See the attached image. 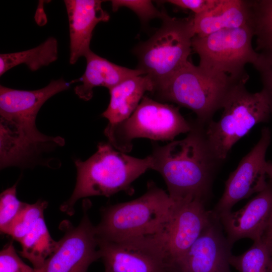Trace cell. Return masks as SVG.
Here are the masks:
<instances>
[{
	"label": "cell",
	"instance_id": "24",
	"mask_svg": "<svg viewBox=\"0 0 272 272\" xmlns=\"http://www.w3.org/2000/svg\"><path fill=\"white\" fill-rule=\"evenodd\" d=\"M229 262L239 272H269L268 241L263 238L254 241L243 254H232Z\"/></svg>",
	"mask_w": 272,
	"mask_h": 272
},
{
	"label": "cell",
	"instance_id": "1",
	"mask_svg": "<svg viewBox=\"0 0 272 272\" xmlns=\"http://www.w3.org/2000/svg\"><path fill=\"white\" fill-rule=\"evenodd\" d=\"M151 169L159 172L175 203L194 200L205 203L220 162L211 151L205 134V126L197 122L180 140L164 146L154 144Z\"/></svg>",
	"mask_w": 272,
	"mask_h": 272
},
{
	"label": "cell",
	"instance_id": "6",
	"mask_svg": "<svg viewBox=\"0 0 272 272\" xmlns=\"http://www.w3.org/2000/svg\"><path fill=\"white\" fill-rule=\"evenodd\" d=\"M160 28L148 40L134 49L138 59L137 69L149 76L155 87L188 61L195 35L193 17L163 20Z\"/></svg>",
	"mask_w": 272,
	"mask_h": 272
},
{
	"label": "cell",
	"instance_id": "31",
	"mask_svg": "<svg viewBox=\"0 0 272 272\" xmlns=\"http://www.w3.org/2000/svg\"><path fill=\"white\" fill-rule=\"evenodd\" d=\"M267 240H272V220L263 237Z\"/></svg>",
	"mask_w": 272,
	"mask_h": 272
},
{
	"label": "cell",
	"instance_id": "4",
	"mask_svg": "<svg viewBox=\"0 0 272 272\" xmlns=\"http://www.w3.org/2000/svg\"><path fill=\"white\" fill-rule=\"evenodd\" d=\"M245 83L226 76L208 73L188 61L168 79L157 85L153 93L162 101L191 109L196 122L205 126L215 113L223 108L231 91Z\"/></svg>",
	"mask_w": 272,
	"mask_h": 272
},
{
	"label": "cell",
	"instance_id": "23",
	"mask_svg": "<svg viewBox=\"0 0 272 272\" xmlns=\"http://www.w3.org/2000/svg\"><path fill=\"white\" fill-rule=\"evenodd\" d=\"M251 26L257 52L272 51V0L251 1Z\"/></svg>",
	"mask_w": 272,
	"mask_h": 272
},
{
	"label": "cell",
	"instance_id": "26",
	"mask_svg": "<svg viewBox=\"0 0 272 272\" xmlns=\"http://www.w3.org/2000/svg\"><path fill=\"white\" fill-rule=\"evenodd\" d=\"M17 183L3 191L0 195V230L8 234L10 227L26 203L16 195Z\"/></svg>",
	"mask_w": 272,
	"mask_h": 272
},
{
	"label": "cell",
	"instance_id": "27",
	"mask_svg": "<svg viewBox=\"0 0 272 272\" xmlns=\"http://www.w3.org/2000/svg\"><path fill=\"white\" fill-rule=\"evenodd\" d=\"M111 4L113 11L122 7L128 8L144 22L157 18L162 20L168 15L165 12L158 10L149 0H112Z\"/></svg>",
	"mask_w": 272,
	"mask_h": 272
},
{
	"label": "cell",
	"instance_id": "30",
	"mask_svg": "<svg viewBox=\"0 0 272 272\" xmlns=\"http://www.w3.org/2000/svg\"><path fill=\"white\" fill-rule=\"evenodd\" d=\"M220 0H169L163 1L177 7L192 11L195 14L207 12L215 7Z\"/></svg>",
	"mask_w": 272,
	"mask_h": 272
},
{
	"label": "cell",
	"instance_id": "7",
	"mask_svg": "<svg viewBox=\"0 0 272 272\" xmlns=\"http://www.w3.org/2000/svg\"><path fill=\"white\" fill-rule=\"evenodd\" d=\"M193 123L186 120L178 107L144 96L138 107L126 120L107 125L104 133L116 149L125 153L132 147L134 139L172 141L177 135L190 132Z\"/></svg>",
	"mask_w": 272,
	"mask_h": 272
},
{
	"label": "cell",
	"instance_id": "11",
	"mask_svg": "<svg viewBox=\"0 0 272 272\" xmlns=\"http://www.w3.org/2000/svg\"><path fill=\"white\" fill-rule=\"evenodd\" d=\"M271 137L270 129L262 128L257 143L230 174L223 195L212 211L218 218L231 212L232 207L241 200L259 193L266 187L265 155Z\"/></svg>",
	"mask_w": 272,
	"mask_h": 272
},
{
	"label": "cell",
	"instance_id": "15",
	"mask_svg": "<svg viewBox=\"0 0 272 272\" xmlns=\"http://www.w3.org/2000/svg\"><path fill=\"white\" fill-rule=\"evenodd\" d=\"M231 246L242 238H263L272 220V180L243 208L219 218Z\"/></svg>",
	"mask_w": 272,
	"mask_h": 272
},
{
	"label": "cell",
	"instance_id": "8",
	"mask_svg": "<svg viewBox=\"0 0 272 272\" xmlns=\"http://www.w3.org/2000/svg\"><path fill=\"white\" fill-rule=\"evenodd\" d=\"M254 36L251 26L246 25L205 36L194 35L191 46L199 56L198 66L205 71L246 82L245 65H253L259 55L252 47Z\"/></svg>",
	"mask_w": 272,
	"mask_h": 272
},
{
	"label": "cell",
	"instance_id": "13",
	"mask_svg": "<svg viewBox=\"0 0 272 272\" xmlns=\"http://www.w3.org/2000/svg\"><path fill=\"white\" fill-rule=\"evenodd\" d=\"M215 215L184 255L170 272H230L229 259L232 246L223 233Z\"/></svg>",
	"mask_w": 272,
	"mask_h": 272
},
{
	"label": "cell",
	"instance_id": "14",
	"mask_svg": "<svg viewBox=\"0 0 272 272\" xmlns=\"http://www.w3.org/2000/svg\"><path fill=\"white\" fill-rule=\"evenodd\" d=\"M64 140L40 132L36 123L0 118L1 168L22 165L47 148L62 146Z\"/></svg>",
	"mask_w": 272,
	"mask_h": 272
},
{
	"label": "cell",
	"instance_id": "2",
	"mask_svg": "<svg viewBox=\"0 0 272 272\" xmlns=\"http://www.w3.org/2000/svg\"><path fill=\"white\" fill-rule=\"evenodd\" d=\"M76 184L70 198L60 210L70 216L81 198L92 196L109 197L121 191H128L132 183L151 169L150 156L137 158L117 150L108 143H100L97 151L85 161H75Z\"/></svg>",
	"mask_w": 272,
	"mask_h": 272
},
{
	"label": "cell",
	"instance_id": "18",
	"mask_svg": "<svg viewBox=\"0 0 272 272\" xmlns=\"http://www.w3.org/2000/svg\"><path fill=\"white\" fill-rule=\"evenodd\" d=\"M85 57L86 69L79 79L82 84L75 87V92L80 99L85 101L92 98L95 87H105L109 90L126 79L145 75L139 69H130L117 65L91 50Z\"/></svg>",
	"mask_w": 272,
	"mask_h": 272
},
{
	"label": "cell",
	"instance_id": "29",
	"mask_svg": "<svg viewBox=\"0 0 272 272\" xmlns=\"http://www.w3.org/2000/svg\"><path fill=\"white\" fill-rule=\"evenodd\" d=\"M256 62L252 65L259 74L262 90L266 94L272 107V51L258 52Z\"/></svg>",
	"mask_w": 272,
	"mask_h": 272
},
{
	"label": "cell",
	"instance_id": "25",
	"mask_svg": "<svg viewBox=\"0 0 272 272\" xmlns=\"http://www.w3.org/2000/svg\"><path fill=\"white\" fill-rule=\"evenodd\" d=\"M47 205V201L41 200L33 204L26 203L12 223L8 234L20 242L38 220L43 217Z\"/></svg>",
	"mask_w": 272,
	"mask_h": 272
},
{
	"label": "cell",
	"instance_id": "33",
	"mask_svg": "<svg viewBox=\"0 0 272 272\" xmlns=\"http://www.w3.org/2000/svg\"><path fill=\"white\" fill-rule=\"evenodd\" d=\"M268 249L269 256V272H272V240L268 241Z\"/></svg>",
	"mask_w": 272,
	"mask_h": 272
},
{
	"label": "cell",
	"instance_id": "12",
	"mask_svg": "<svg viewBox=\"0 0 272 272\" xmlns=\"http://www.w3.org/2000/svg\"><path fill=\"white\" fill-rule=\"evenodd\" d=\"M215 215L205 203L194 200L175 203L172 215L160 232L165 245L169 272L197 239Z\"/></svg>",
	"mask_w": 272,
	"mask_h": 272
},
{
	"label": "cell",
	"instance_id": "3",
	"mask_svg": "<svg viewBox=\"0 0 272 272\" xmlns=\"http://www.w3.org/2000/svg\"><path fill=\"white\" fill-rule=\"evenodd\" d=\"M174 207L168 193L151 182L138 198L101 209L100 222L95 226L96 236L116 242L160 233Z\"/></svg>",
	"mask_w": 272,
	"mask_h": 272
},
{
	"label": "cell",
	"instance_id": "21",
	"mask_svg": "<svg viewBox=\"0 0 272 272\" xmlns=\"http://www.w3.org/2000/svg\"><path fill=\"white\" fill-rule=\"evenodd\" d=\"M58 58V43L51 37L39 45L22 51L0 55V76L13 67L25 64L31 71L48 65Z\"/></svg>",
	"mask_w": 272,
	"mask_h": 272
},
{
	"label": "cell",
	"instance_id": "19",
	"mask_svg": "<svg viewBox=\"0 0 272 272\" xmlns=\"http://www.w3.org/2000/svg\"><path fill=\"white\" fill-rule=\"evenodd\" d=\"M251 1L220 0L211 10L193 17L195 35L202 37L224 29L250 25Z\"/></svg>",
	"mask_w": 272,
	"mask_h": 272
},
{
	"label": "cell",
	"instance_id": "16",
	"mask_svg": "<svg viewBox=\"0 0 272 272\" xmlns=\"http://www.w3.org/2000/svg\"><path fill=\"white\" fill-rule=\"evenodd\" d=\"M103 1L65 0L70 40V63L74 64L91 49L93 30L100 22L109 21V14L102 8Z\"/></svg>",
	"mask_w": 272,
	"mask_h": 272
},
{
	"label": "cell",
	"instance_id": "10",
	"mask_svg": "<svg viewBox=\"0 0 272 272\" xmlns=\"http://www.w3.org/2000/svg\"><path fill=\"white\" fill-rule=\"evenodd\" d=\"M83 209L77 226L67 221L62 222L64 235L37 272H87L90 265L100 258L95 226L89 218L87 206Z\"/></svg>",
	"mask_w": 272,
	"mask_h": 272
},
{
	"label": "cell",
	"instance_id": "32",
	"mask_svg": "<svg viewBox=\"0 0 272 272\" xmlns=\"http://www.w3.org/2000/svg\"><path fill=\"white\" fill-rule=\"evenodd\" d=\"M266 173L267 176H268L272 180V161H268L266 164Z\"/></svg>",
	"mask_w": 272,
	"mask_h": 272
},
{
	"label": "cell",
	"instance_id": "17",
	"mask_svg": "<svg viewBox=\"0 0 272 272\" xmlns=\"http://www.w3.org/2000/svg\"><path fill=\"white\" fill-rule=\"evenodd\" d=\"M61 78L52 80L44 88L22 90L0 86V117L15 120L35 122L44 103L54 95L68 89L72 83Z\"/></svg>",
	"mask_w": 272,
	"mask_h": 272
},
{
	"label": "cell",
	"instance_id": "20",
	"mask_svg": "<svg viewBox=\"0 0 272 272\" xmlns=\"http://www.w3.org/2000/svg\"><path fill=\"white\" fill-rule=\"evenodd\" d=\"M155 84L147 75L126 79L109 89L110 102L102 116L113 125L127 119L140 103L146 92H153Z\"/></svg>",
	"mask_w": 272,
	"mask_h": 272
},
{
	"label": "cell",
	"instance_id": "9",
	"mask_svg": "<svg viewBox=\"0 0 272 272\" xmlns=\"http://www.w3.org/2000/svg\"><path fill=\"white\" fill-rule=\"evenodd\" d=\"M97 238L104 272H169L160 233L116 242Z\"/></svg>",
	"mask_w": 272,
	"mask_h": 272
},
{
	"label": "cell",
	"instance_id": "22",
	"mask_svg": "<svg viewBox=\"0 0 272 272\" xmlns=\"http://www.w3.org/2000/svg\"><path fill=\"white\" fill-rule=\"evenodd\" d=\"M20 255L30 261L36 269H40L56 248L58 241L51 237L42 217L21 239Z\"/></svg>",
	"mask_w": 272,
	"mask_h": 272
},
{
	"label": "cell",
	"instance_id": "28",
	"mask_svg": "<svg viewBox=\"0 0 272 272\" xmlns=\"http://www.w3.org/2000/svg\"><path fill=\"white\" fill-rule=\"evenodd\" d=\"M0 272H37V269L22 260L11 242L1 251Z\"/></svg>",
	"mask_w": 272,
	"mask_h": 272
},
{
	"label": "cell",
	"instance_id": "5",
	"mask_svg": "<svg viewBox=\"0 0 272 272\" xmlns=\"http://www.w3.org/2000/svg\"><path fill=\"white\" fill-rule=\"evenodd\" d=\"M245 84L240 83L231 91L220 119L212 120L205 126L208 145L220 162L255 125L267 122L272 115V107L265 93L262 90L250 93Z\"/></svg>",
	"mask_w": 272,
	"mask_h": 272
}]
</instances>
